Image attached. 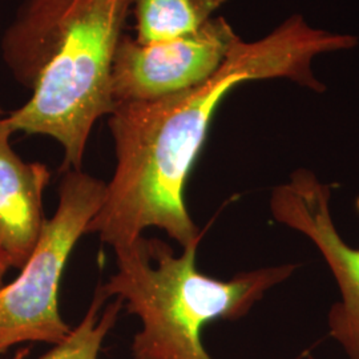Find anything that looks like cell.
Returning a JSON list of instances; mask_svg holds the SVG:
<instances>
[{"instance_id": "cell-11", "label": "cell", "mask_w": 359, "mask_h": 359, "mask_svg": "<svg viewBox=\"0 0 359 359\" xmlns=\"http://www.w3.org/2000/svg\"><path fill=\"white\" fill-rule=\"evenodd\" d=\"M1 117H4V109L0 107V118H1Z\"/></svg>"}, {"instance_id": "cell-8", "label": "cell", "mask_w": 359, "mask_h": 359, "mask_svg": "<svg viewBox=\"0 0 359 359\" xmlns=\"http://www.w3.org/2000/svg\"><path fill=\"white\" fill-rule=\"evenodd\" d=\"M228 0H133L136 40L154 43L192 34Z\"/></svg>"}, {"instance_id": "cell-1", "label": "cell", "mask_w": 359, "mask_h": 359, "mask_svg": "<svg viewBox=\"0 0 359 359\" xmlns=\"http://www.w3.org/2000/svg\"><path fill=\"white\" fill-rule=\"evenodd\" d=\"M358 43L354 35L317 28L302 15H292L264 38L238 39L217 72L191 90L116 104L108 118L115 173L87 233L97 234L115 252L129 248L148 228L167 231L182 249L200 244L201 233L184 193L219 104L234 88L258 80L286 79L325 92L314 59L350 51Z\"/></svg>"}, {"instance_id": "cell-7", "label": "cell", "mask_w": 359, "mask_h": 359, "mask_svg": "<svg viewBox=\"0 0 359 359\" xmlns=\"http://www.w3.org/2000/svg\"><path fill=\"white\" fill-rule=\"evenodd\" d=\"M4 117L0 118V256L10 268L20 270L32 256L47 219L43 194L51 172L41 163H26L13 151L15 132Z\"/></svg>"}, {"instance_id": "cell-9", "label": "cell", "mask_w": 359, "mask_h": 359, "mask_svg": "<svg viewBox=\"0 0 359 359\" xmlns=\"http://www.w3.org/2000/svg\"><path fill=\"white\" fill-rule=\"evenodd\" d=\"M107 299L108 297L99 286L81 321L71 329L65 341L53 345L39 359H100L104 341L114 330L123 308V301L118 298L103 308ZM28 355L29 348L22 347L16 350L13 359H27Z\"/></svg>"}, {"instance_id": "cell-10", "label": "cell", "mask_w": 359, "mask_h": 359, "mask_svg": "<svg viewBox=\"0 0 359 359\" xmlns=\"http://www.w3.org/2000/svg\"><path fill=\"white\" fill-rule=\"evenodd\" d=\"M8 269H10L8 264L4 261V258H3V257L0 256V286L3 285L4 277H6V274H7Z\"/></svg>"}, {"instance_id": "cell-4", "label": "cell", "mask_w": 359, "mask_h": 359, "mask_svg": "<svg viewBox=\"0 0 359 359\" xmlns=\"http://www.w3.org/2000/svg\"><path fill=\"white\" fill-rule=\"evenodd\" d=\"M107 184L81 169L65 170L59 205L46 219L38 245L13 283L0 286V358L26 342L57 345L71 326L60 316L65 265L103 204Z\"/></svg>"}, {"instance_id": "cell-3", "label": "cell", "mask_w": 359, "mask_h": 359, "mask_svg": "<svg viewBox=\"0 0 359 359\" xmlns=\"http://www.w3.org/2000/svg\"><path fill=\"white\" fill-rule=\"evenodd\" d=\"M197 248L176 256L164 241L142 236L115 252L117 273L100 287L142 322L132 339V359H213L203 345L206 325L243 318L297 269L293 264L268 266L222 281L197 269Z\"/></svg>"}, {"instance_id": "cell-5", "label": "cell", "mask_w": 359, "mask_h": 359, "mask_svg": "<svg viewBox=\"0 0 359 359\" xmlns=\"http://www.w3.org/2000/svg\"><path fill=\"white\" fill-rule=\"evenodd\" d=\"M240 39L224 16H213L192 34L154 43L124 35L112 63L115 104L151 102L213 76Z\"/></svg>"}, {"instance_id": "cell-2", "label": "cell", "mask_w": 359, "mask_h": 359, "mask_svg": "<svg viewBox=\"0 0 359 359\" xmlns=\"http://www.w3.org/2000/svg\"><path fill=\"white\" fill-rule=\"evenodd\" d=\"M132 3L23 0L1 39L4 65L32 90L4 118L13 132L60 142L65 172L81 169L93 126L115 109L112 63Z\"/></svg>"}, {"instance_id": "cell-6", "label": "cell", "mask_w": 359, "mask_h": 359, "mask_svg": "<svg viewBox=\"0 0 359 359\" xmlns=\"http://www.w3.org/2000/svg\"><path fill=\"white\" fill-rule=\"evenodd\" d=\"M273 218L301 233L321 253L341 299L327 314L329 335L350 359H359V248L347 244L334 224L332 187L310 169H297L270 196Z\"/></svg>"}, {"instance_id": "cell-12", "label": "cell", "mask_w": 359, "mask_h": 359, "mask_svg": "<svg viewBox=\"0 0 359 359\" xmlns=\"http://www.w3.org/2000/svg\"><path fill=\"white\" fill-rule=\"evenodd\" d=\"M309 359H314L313 357H309Z\"/></svg>"}]
</instances>
